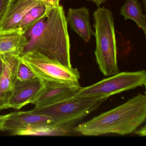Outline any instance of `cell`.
I'll use <instances>...</instances> for the list:
<instances>
[{
  "mask_svg": "<svg viewBox=\"0 0 146 146\" xmlns=\"http://www.w3.org/2000/svg\"><path fill=\"white\" fill-rule=\"evenodd\" d=\"M14 1V0H3V7H2L1 11L6 6L7 4ZM40 1L45 6L50 9H53L58 6L60 5V0H40Z\"/></svg>",
  "mask_w": 146,
  "mask_h": 146,
  "instance_id": "ac0fdd59",
  "label": "cell"
},
{
  "mask_svg": "<svg viewBox=\"0 0 146 146\" xmlns=\"http://www.w3.org/2000/svg\"><path fill=\"white\" fill-rule=\"evenodd\" d=\"M146 73L144 70L119 72L86 87H81L71 97L110 96L139 87L145 86Z\"/></svg>",
  "mask_w": 146,
  "mask_h": 146,
  "instance_id": "8992f818",
  "label": "cell"
},
{
  "mask_svg": "<svg viewBox=\"0 0 146 146\" xmlns=\"http://www.w3.org/2000/svg\"><path fill=\"white\" fill-rule=\"evenodd\" d=\"M44 82V87L31 102L35 105V107L47 106L69 99L81 88L79 83H64L47 81Z\"/></svg>",
  "mask_w": 146,
  "mask_h": 146,
  "instance_id": "ba28073f",
  "label": "cell"
},
{
  "mask_svg": "<svg viewBox=\"0 0 146 146\" xmlns=\"http://www.w3.org/2000/svg\"><path fill=\"white\" fill-rule=\"evenodd\" d=\"M3 0H0V13L2 11V7H3Z\"/></svg>",
  "mask_w": 146,
  "mask_h": 146,
  "instance_id": "44dd1931",
  "label": "cell"
},
{
  "mask_svg": "<svg viewBox=\"0 0 146 146\" xmlns=\"http://www.w3.org/2000/svg\"><path fill=\"white\" fill-rule=\"evenodd\" d=\"M2 70V62L1 58H0V74H1Z\"/></svg>",
  "mask_w": 146,
  "mask_h": 146,
  "instance_id": "7402d4cb",
  "label": "cell"
},
{
  "mask_svg": "<svg viewBox=\"0 0 146 146\" xmlns=\"http://www.w3.org/2000/svg\"><path fill=\"white\" fill-rule=\"evenodd\" d=\"M35 74L30 68L23 63L20 58L17 71V79L19 81H25L36 78Z\"/></svg>",
  "mask_w": 146,
  "mask_h": 146,
  "instance_id": "e0dca14e",
  "label": "cell"
},
{
  "mask_svg": "<svg viewBox=\"0 0 146 146\" xmlns=\"http://www.w3.org/2000/svg\"><path fill=\"white\" fill-rule=\"evenodd\" d=\"M143 5H144V8L146 9V0H143Z\"/></svg>",
  "mask_w": 146,
  "mask_h": 146,
  "instance_id": "603a6c76",
  "label": "cell"
},
{
  "mask_svg": "<svg viewBox=\"0 0 146 146\" xmlns=\"http://www.w3.org/2000/svg\"><path fill=\"white\" fill-rule=\"evenodd\" d=\"M71 127H56L52 125H43L29 128L14 132L15 135H66L70 133Z\"/></svg>",
  "mask_w": 146,
  "mask_h": 146,
  "instance_id": "9a60e30c",
  "label": "cell"
},
{
  "mask_svg": "<svg viewBox=\"0 0 146 146\" xmlns=\"http://www.w3.org/2000/svg\"><path fill=\"white\" fill-rule=\"evenodd\" d=\"M134 132L137 135H139L141 136H145L146 135V125H144L143 127H141L137 130H136Z\"/></svg>",
  "mask_w": 146,
  "mask_h": 146,
  "instance_id": "d6986e66",
  "label": "cell"
},
{
  "mask_svg": "<svg viewBox=\"0 0 146 146\" xmlns=\"http://www.w3.org/2000/svg\"><path fill=\"white\" fill-rule=\"evenodd\" d=\"M2 70L0 74V111L7 108L9 99L17 80V71L20 56L13 54L0 55Z\"/></svg>",
  "mask_w": 146,
  "mask_h": 146,
  "instance_id": "9c48e42d",
  "label": "cell"
},
{
  "mask_svg": "<svg viewBox=\"0 0 146 146\" xmlns=\"http://www.w3.org/2000/svg\"><path fill=\"white\" fill-rule=\"evenodd\" d=\"M51 10L44 5L39 6L32 8L21 20L18 28L22 29L25 35L29 30L40 19L47 17Z\"/></svg>",
  "mask_w": 146,
  "mask_h": 146,
  "instance_id": "2e32d148",
  "label": "cell"
},
{
  "mask_svg": "<svg viewBox=\"0 0 146 146\" xmlns=\"http://www.w3.org/2000/svg\"><path fill=\"white\" fill-rule=\"evenodd\" d=\"M44 82L38 78L21 81L17 79L13 91L7 104V108L19 110L29 104L44 87Z\"/></svg>",
  "mask_w": 146,
  "mask_h": 146,
  "instance_id": "8fae6325",
  "label": "cell"
},
{
  "mask_svg": "<svg viewBox=\"0 0 146 146\" xmlns=\"http://www.w3.org/2000/svg\"><path fill=\"white\" fill-rule=\"evenodd\" d=\"M66 20L72 30L78 34L85 42H88L94 35L90 24L89 10L87 7L69 8Z\"/></svg>",
  "mask_w": 146,
  "mask_h": 146,
  "instance_id": "4fadbf2b",
  "label": "cell"
},
{
  "mask_svg": "<svg viewBox=\"0 0 146 146\" xmlns=\"http://www.w3.org/2000/svg\"><path fill=\"white\" fill-rule=\"evenodd\" d=\"M93 17L96 42L94 54L99 70L106 76L117 74L119 72L112 13L107 8L99 7Z\"/></svg>",
  "mask_w": 146,
  "mask_h": 146,
  "instance_id": "3957f363",
  "label": "cell"
},
{
  "mask_svg": "<svg viewBox=\"0 0 146 146\" xmlns=\"http://www.w3.org/2000/svg\"><path fill=\"white\" fill-rule=\"evenodd\" d=\"M108 98L100 96L71 97L43 107H35L33 113L49 116L53 126L71 127L72 125L97 109Z\"/></svg>",
  "mask_w": 146,
  "mask_h": 146,
  "instance_id": "277c9868",
  "label": "cell"
},
{
  "mask_svg": "<svg viewBox=\"0 0 146 146\" xmlns=\"http://www.w3.org/2000/svg\"><path fill=\"white\" fill-rule=\"evenodd\" d=\"M41 5H44L40 0H14L7 4L0 13V31L18 28L30 10Z\"/></svg>",
  "mask_w": 146,
  "mask_h": 146,
  "instance_id": "30bf717a",
  "label": "cell"
},
{
  "mask_svg": "<svg viewBox=\"0 0 146 146\" xmlns=\"http://www.w3.org/2000/svg\"><path fill=\"white\" fill-rule=\"evenodd\" d=\"M28 43V38L20 28L0 31V55L21 56Z\"/></svg>",
  "mask_w": 146,
  "mask_h": 146,
  "instance_id": "7c38bea8",
  "label": "cell"
},
{
  "mask_svg": "<svg viewBox=\"0 0 146 146\" xmlns=\"http://www.w3.org/2000/svg\"><path fill=\"white\" fill-rule=\"evenodd\" d=\"M36 76L44 81L64 83H79L81 76L77 68L68 67L36 52L25 53L20 56Z\"/></svg>",
  "mask_w": 146,
  "mask_h": 146,
  "instance_id": "5b68a950",
  "label": "cell"
},
{
  "mask_svg": "<svg viewBox=\"0 0 146 146\" xmlns=\"http://www.w3.org/2000/svg\"><path fill=\"white\" fill-rule=\"evenodd\" d=\"M146 118V96L138 94L123 104L78 125L73 130L86 136L124 135L134 132Z\"/></svg>",
  "mask_w": 146,
  "mask_h": 146,
  "instance_id": "7a4b0ae2",
  "label": "cell"
},
{
  "mask_svg": "<svg viewBox=\"0 0 146 146\" xmlns=\"http://www.w3.org/2000/svg\"><path fill=\"white\" fill-rule=\"evenodd\" d=\"M25 35L28 43L24 53L38 52L66 66H72L68 24L62 6L52 9Z\"/></svg>",
  "mask_w": 146,
  "mask_h": 146,
  "instance_id": "6da1fadb",
  "label": "cell"
},
{
  "mask_svg": "<svg viewBox=\"0 0 146 146\" xmlns=\"http://www.w3.org/2000/svg\"><path fill=\"white\" fill-rule=\"evenodd\" d=\"M86 1H93V2H94L96 4V5L98 7H100L101 5L105 3L107 0H86Z\"/></svg>",
  "mask_w": 146,
  "mask_h": 146,
  "instance_id": "ffe728a7",
  "label": "cell"
},
{
  "mask_svg": "<svg viewBox=\"0 0 146 146\" xmlns=\"http://www.w3.org/2000/svg\"><path fill=\"white\" fill-rule=\"evenodd\" d=\"M53 123L51 117L33 113L31 111L0 115V130L8 131L11 134L29 128Z\"/></svg>",
  "mask_w": 146,
  "mask_h": 146,
  "instance_id": "52a82bcc",
  "label": "cell"
},
{
  "mask_svg": "<svg viewBox=\"0 0 146 146\" xmlns=\"http://www.w3.org/2000/svg\"><path fill=\"white\" fill-rule=\"evenodd\" d=\"M120 14L125 20L131 19L146 35V16L138 0H126L120 9Z\"/></svg>",
  "mask_w": 146,
  "mask_h": 146,
  "instance_id": "5bb4252c",
  "label": "cell"
}]
</instances>
